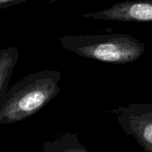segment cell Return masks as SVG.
<instances>
[{"label":"cell","mask_w":152,"mask_h":152,"mask_svg":"<svg viewBox=\"0 0 152 152\" xmlns=\"http://www.w3.org/2000/svg\"><path fill=\"white\" fill-rule=\"evenodd\" d=\"M61 77V71L45 69L17 81L0 99V125L22 121L42 110L60 93Z\"/></svg>","instance_id":"1"},{"label":"cell","mask_w":152,"mask_h":152,"mask_svg":"<svg viewBox=\"0 0 152 152\" xmlns=\"http://www.w3.org/2000/svg\"><path fill=\"white\" fill-rule=\"evenodd\" d=\"M61 46L81 57L113 64H126L139 60L146 45L130 34L102 33L64 35Z\"/></svg>","instance_id":"2"},{"label":"cell","mask_w":152,"mask_h":152,"mask_svg":"<svg viewBox=\"0 0 152 152\" xmlns=\"http://www.w3.org/2000/svg\"><path fill=\"white\" fill-rule=\"evenodd\" d=\"M111 112L126 134L134 137L145 152H152V102L119 106Z\"/></svg>","instance_id":"3"},{"label":"cell","mask_w":152,"mask_h":152,"mask_svg":"<svg viewBox=\"0 0 152 152\" xmlns=\"http://www.w3.org/2000/svg\"><path fill=\"white\" fill-rule=\"evenodd\" d=\"M82 17L93 20L151 22L152 0H126L118 2L104 10L83 13Z\"/></svg>","instance_id":"4"},{"label":"cell","mask_w":152,"mask_h":152,"mask_svg":"<svg viewBox=\"0 0 152 152\" xmlns=\"http://www.w3.org/2000/svg\"><path fill=\"white\" fill-rule=\"evenodd\" d=\"M40 152H89L81 143L76 134L66 132L63 134L45 142Z\"/></svg>","instance_id":"5"},{"label":"cell","mask_w":152,"mask_h":152,"mask_svg":"<svg viewBox=\"0 0 152 152\" xmlns=\"http://www.w3.org/2000/svg\"><path fill=\"white\" fill-rule=\"evenodd\" d=\"M19 56L18 49L13 46L0 50V99L7 91L9 81L18 62Z\"/></svg>","instance_id":"6"},{"label":"cell","mask_w":152,"mask_h":152,"mask_svg":"<svg viewBox=\"0 0 152 152\" xmlns=\"http://www.w3.org/2000/svg\"><path fill=\"white\" fill-rule=\"evenodd\" d=\"M27 1H29V0H0V9L16 5V4H21Z\"/></svg>","instance_id":"7"}]
</instances>
